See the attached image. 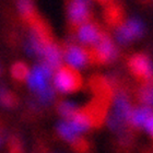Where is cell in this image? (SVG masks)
Here are the masks:
<instances>
[{
  "label": "cell",
  "mask_w": 153,
  "mask_h": 153,
  "mask_svg": "<svg viewBox=\"0 0 153 153\" xmlns=\"http://www.w3.org/2000/svg\"><path fill=\"white\" fill-rule=\"evenodd\" d=\"M54 85L61 93H72L81 86V76L74 68L60 66L54 76Z\"/></svg>",
  "instance_id": "cell-1"
},
{
  "label": "cell",
  "mask_w": 153,
  "mask_h": 153,
  "mask_svg": "<svg viewBox=\"0 0 153 153\" xmlns=\"http://www.w3.org/2000/svg\"><path fill=\"white\" fill-rule=\"evenodd\" d=\"M54 72V69L48 66L46 62L36 66L27 76V83L30 88L32 90H35L38 93L47 89L48 86V80Z\"/></svg>",
  "instance_id": "cell-2"
},
{
  "label": "cell",
  "mask_w": 153,
  "mask_h": 153,
  "mask_svg": "<svg viewBox=\"0 0 153 153\" xmlns=\"http://www.w3.org/2000/svg\"><path fill=\"white\" fill-rule=\"evenodd\" d=\"M93 46H94V51H93L94 56L96 60L100 62H103V64L112 62L117 57V48L112 39L104 34H102L100 39Z\"/></svg>",
  "instance_id": "cell-3"
},
{
  "label": "cell",
  "mask_w": 153,
  "mask_h": 153,
  "mask_svg": "<svg viewBox=\"0 0 153 153\" xmlns=\"http://www.w3.org/2000/svg\"><path fill=\"white\" fill-rule=\"evenodd\" d=\"M68 16L72 25H78L86 22L90 16V8L88 0H71L68 7Z\"/></svg>",
  "instance_id": "cell-4"
},
{
  "label": "cell",
  "mask_w": 153,
  "mask_h": 153,
  "mask_svg": "<svg viewBox=\"0 0 153 153\" xmlns=\"http://www.w3.org/2000/svg\"><path fill=\"white\" fill-rule=\"evenodd\" d=\"M129 67L136 76L146 80L153 79V64L146 55H134L129 60Z\"/></svg>",
  "instance_id": "cell-5"
},
{
  "label": "cell",
  "mask_w": 153,
  "mask_h": 153,
  "mask_svg": "<svg viewBox=\"0 0 153 153\" xmlns=\"http://www.w3.org/2000/svg\"><path fill=\"white\" fill-rule=\"evenodd\" d=\"M65 60L68 64V66L74 68V69H81L84 68L88 65L90 60L89 53L84 48L80 46H69L67 51H65Z\"/></svg>",
  "instance_id": "cell-6"
},
{
  "label": "cell",
  "mask_w": 153,
  "mask_h": 153,
  "mask_svg": "<svg viewBox=\"0 0 153 153\" xmlns=\"http://www.w3.org/2000/svg\"><path fill=\"white\" fill-rule=\"evenodd\" d=\"M103 33L100 31V29L95 24L90 22H84L79 25L78 29V38L82 44L85 45H94L102 36Z\"/></svg>",
  "instance_id": "cell-7"
},
{
  "label": "cell",
  "mask_w": 153,
  "mask_h": 153,
  "mask_svg": "<svg viewBox=\"0 0 153 153\" xmlns=\"http://www.w3.org/2000/svg\"><path fill=\"white\" fill-rule=\"evenodd\" d=\"M62 55L64 54H62L60 48L58 47L56 44H54L51 41L42 48L39 56L44 57L45 62L55 70V69H57L61 66L62 58H64Z\"/></svg>",
  "instance_id": "cell-8"
},
{
  "label": "cell",
  "mask_w": 153,
  "mask_h": 153,
  "mask_svg": "<svg viewBox=\"0 0 153 153\" xmlns=\"http://www.w3.org/2000/svg\"><path fill=\"white\" fill-rule=\"evenodd\" d=\"M131 111L132 108L128 97L123 93H119L114 100V111L112 115L124 124L125 121L129 120Z\"/></svg>",
  "instance_id": "cell-9"
},
{
  "label": "cell",
  "mask_w": 153,
  "mask_h": 153,
  "mask_svg": "<svg viewBox=\"0 0 153 153\" xmlns=\"http://www.w3.org/2000/svg\"><path fill=\"white\" fill-rule=\"evenodd\" d=\"M68 121L70 123V125L72 126V128L74 129L76 134H82L85 132L92 127L93 121L92 118L88 113L81 112V111H76L72 116H71Z\"/></svg>",
  "instance_id": "cell-10"
},
{
  "label": "cell",
  "mask_w": 153,
  "mask_h": 153,
  "mask_svg": "<svg viewBox=\"0 0 153 153\" xmlns=\"http://www.w3.org/2000/svg\"><path fill=\"white\" fill-rule=\"evenodd\" d=\"M153 114V109L150 106H143V107H139V108L132 109L129 117L130 124L134 127L137 128H143V125L146 124V121L148 120V118L150 117Z\"/></svg>",
  "instance_id": "cell-11"
},
{
  "label": "cell",
  "mask_w": 153,
  "mask_h": 153,
  "mask_svg": "<svg viewBox=\"0 0 153 153\" xmlns=\"http://www.w3.org/2000/svg\"><path fill=\"white\" fill-rule=\"evenodd\" d=\"M18 7H19V11L22 18L29 24H31L33 21H35L38 18L31 0H19Z\"/></svg>",
  "instance_id": "cell-12"
},
{
  "label": "cell",
  "mask_w": 153,
  "mask_h": 153,
  "mask_svg": "<svg viewBox=\"0 0 153 153\" xmlns=\"http://www.w3.org/2000/svg\"><path fill=\"white\" fill-rule=\"evenodd\" d=\"M57 131L59 136H60L64 140L74 143V141L78 139V134H76L72 126L70 125L69 121H60L57 126Z\"/></svg>",
  "instance_id": "cell-13"
},
{
  "label": "cell",
  "mask_w": 153,
  "mask_h": 153,
  "mask_svg": "<svg viewBox=\"0 0 153 153\" xmlns=\"http://www.w3.org/2000/svg\"><path fill=\"white\" fill-rule=\"evenodd\" d=\"M116 35V39L118 41V43H120L123 45H126L128 43L132 42L134 39H136L134 33L131 32V30L129 29V26L127 25V23L125 22L123 24L118 26L115 32Z\"/></svg>",
  "instance_id": "cell-14"
},
{
  "label": "cell",
  "mask_w": 153,
  "mask_h": 153,
  "mask_svg": "<svg viewBox=\"0 0 153 153\" xmlns=\"http://www.w3.org/2000/svg\"><path fill=\"white\" fill-rule=\"evenodd\" d=\"M11 74H12V76L16 80L22 81V80H25L27 78L30 70L29 67L24 62H16L11 68Z\"/></svg>",
  "instance_id": "cell-15"
},
{
  "label": "cell",
  "mask_w": 153,
  "mask_h": 153,
  "mask_svg": "<svg viewBox=\"0 0 153 153\" xmlns=\"http://www.w3.org/2000/svg\"><path fill=\"white\" fill-rule=\"evenodd\" d=\"M0 104L4 107H16L18 104L16 96L13 93L9 92L8 90L0 88Z\"/></svg>",
  "instance_id": "cell-16"
},
{
  "label": "cell",
  "mask_w": 153,
  "mask_h": 153,
  "mask_svg": "<svg viewBox=\"0 0 153 153\" xmlns=\"http://www.w3.org/2000/svg\"><path fill=\"white\" fill-rule=\"evenodd\" d=\"M78 111L76 108V105L74 103L70 102V101H62V102L59 103L58 105V112L61 116H64L66 118H69L74 114V113Z\"/></svg>",
  "instance_id": "cell-17"
},
{
  "label": "cell",
  "mask_w": 153,
  "mask_h": 153,
  "mask_svg": "<svg viewBox=\"0 0 153 153\" xmlns=\"http://www.w3.org/2000/svg\"><path fill=\"white\" fill-rule=\"evenodd\" d=\"M127 25L129 26V29L131 30V32L134 33V35L136 38H139L144 34V24L142 23V21H140L139 19H130L126 21Z\"/></svg>",
  "instance_id": "cell-18"
},
{
  "label": "cell",
  "mask_w": 153,
  "mask_h": 153,
  "mask_svg": "<svg viewBox=\"0 0 153 153\" xmlns=\"http://www.w3.org/2000/svg\"><path fill=\"white\" fill-rule=\"evenodd\" d=\"M140 100L148 106H153V83H149L141 89L139 93Z\"/></svg>",
  "instance_id": "cell-19"
},
{
  "label": "cell",
  "mask_w": 153,
  "mask_h": 153,
  "mask_svg": "<svg viewBox=\"0 0 153 153\" xmlns=\"http://www.w3.org/2000/svg\"><path fill=\"white\" fill-rule=\"evenodd\" d=\"M143 128L153 137V114L148 118V120L143 125Z\"/></svg>",
  "instance_id": "cell-20"
},
{
  "label": "cell",
  "mask_w": 153,
  "mask_h": 153,
  "mask_svg": "<svg viewBox=\"0 0 153 153\" xmlns=\"http://www.w3.org/2000/svg\"><path fill=\"white\" fill-rule=\"evenodd\" d=\"M10 148H11V151H13V152H18V151H20L19 140H16V139L10 140Z\"/></svg>",
  "instance_id": "cell-21"
},
{
  "label": "cell",
  "mask_w": 153,
  "mask_h": 153,
  "mask_svg": "<svg viewBox=\"0 0 153 153\" xmlns=\"http://www.w3.org/2000/svg\"><path fill=\"white\" fill-rule=\"evenodd\" d=\"M1 71H2V69H1V66H0V74H1Z\"/></svg>",
  "instance_id": "cell-22"
},
{
  "label": "cell",
  "mask_w": 153,
  "mask_h": 153,
  "mask_svg": "<svg viewBox=\"0 0 153 153\" xmlns=\"http://www.w3.org/2000/svg\"><path fill=\"white\" fill-rule=\"evenodd\" d=\"M99 1H104V0H99Z\"/></svg>",
  "instance_id": "cell-23"
}]
</instances>
